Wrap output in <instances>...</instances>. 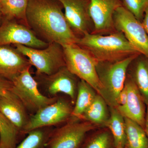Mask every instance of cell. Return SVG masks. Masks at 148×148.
<instances>
[{"label": "cell", "instance_id": "obj_18", "mask_svg": "<svg viewBox=\"0 0 148 148\" xmlns=\"http://www.w3.org/2000/svg\"><path fill=\"white\" fill-rule=\"evenodd\" d=\"M97 94L91 86L84 81L79 79L72 117L80 119L82 116L91 105Z\"/></svg>", "mask_w": 148, "mask_h": 148}, {"label": "cell", "instance_id": "obj_25", "mask_svg": "<svg viewBox=\"0 0 148 148\" xmlns=\"http://www.w3.org/2000/svg\"><path fill=\"white\" fill-rule=\"evenodd\" d=\"M114 144L112 134L107 130L96 133L89 138L83 148H112Z\"/></svg>", "mask_w": 148, "mask_h": 148}, {"label": "cell", "instance_id": "obj_14", "mask_svg": "<svg viewBox=\"0 0 148 148\" xmlns=\"http://www.w3.org/2000/svg\"><path fill=\"white\" fill-rule=\"evenodd\" d=\"M125 86L127 89V102L124 106L116 108L124 118L135 122L145 130L147 105L136 84L127 75Z\"/></svg>", "mask_w": 148, "mask_h": 148}, {"label": "cell", "instance_id": "obj_3", "mask_svg": "<svg viewBox=\"0 0 148 148\" xmlns=\"http://www.w3.org/2000/svg\"><path fill=\"white\" fill-rule=\"evenodd\" d=\"M139 54L117 62H98L96 68L103 87L101 96L109 107L117 106L118 96L124 87L130 64Z\"/></svg>", "mask_w": 148, "mask_h": 148}, {"label": "cell", "instance_id": "obj_30", "mask_svg": "<svg viewBox=\"0 0 148 148\" xmlns=\"http://www.w3.org/2000/svg\"><path fill=\"white\" fill-rule=\"evenodd\" d=\"M145 130L148 138V106H147V111H146Z\"/></svg>", "mask_w": 148, "mask_h": 148}, {"label": "cell", "instance_id": "obj_21", "mask_svg": "<svg viewBox=\"0 0 148 148\" xmlns=\"http://www.w3.org/2000/svg\"><path fill=\"white\" fill-rule=\"evenodd\" d=\"M110 108V116L105 126L110 131L113 139L114 146L125 147L126 143L124 117L114 107Z\"/></svg>", "mask_w": 148, "mask_h": 148}, {"label": "cell", "instance_id": "obj_10", "mask_svg": "<svg viewBox=\"0 0 148 148\" xmlns=\"http://www.w3.org/2000/svg\"><path fill=\"white\" fill-rule=\"evenodd\" d=\"M11 44L44 49L49 43L39 38L29 27L14 20L4 18L0 25V46Z\"/></svg>", "mask_w": 148, "mask_h": 148}, {"label": "cell", "instance_id": "obj_29", "mask_svg": "<svg viewBox=\"0 0 148 148\" xmlns=\"http://www.w3.org/2000/svg\"><path fill=\"white\" fill-rule=\"evenodd\" d=\"M141 23L148 36V8L145 11L144 18Z\"/></svg>", "mask_w": 148, "mask_h": 148}, {"label": "cell", "instance_id": "obj_31", "mask_svg": "<svg viewBox=\"0 0 148 148\" xmlns=\"http://www.w3.org/2000/svg\"><path fill=\"white\" fill-rule=\"evenodd\" d=\"M3 19V16L2 13L1 11V8H0V25L2 23Z\"/></svg>", "mask_w": 148, "mask_h": 148}, {"label": "cell", "instance_id": "obj_8", "mask_svg": "<svg viewBox=\"0 0 148 148\" xmlns=\"http://www.w3.org/2000/svg\"><path fill=\"white\" fill-rule=\"evenodd\" d=\"M71 103L64 98H57L56 101L41 109L30 116L29 121L22 132L27 134L37 128L53 127L67 121L72 117Z\"/></svg>", "mask_w": 148, "mask_h": 148}, {"label": "cell", "instance_id": "obj_5", "mask_svg": "<svg viewBox=\"0 0 148 148\" xmlns=\"http://www.w3.org/2000/svg\"><path fill=\"white\" fill-rule=\"evenodd\" d=\"M15 48L27 57L32 66L36 69V75H51L66 66L63 47L56 42L49 43L45 48L36 49L21 45Z\"/></svg>", "mask_w": 148, "mask_h": 148}, {"label": "cell", "instance_id": "obj_13", "mask_svg": "<svg viewBox=\"0 0 148 148\" xmlns=\"http://www.w3.org/2000/svg\"><path fill=\"white\" fill-rule=\"evenodd\" d=\"M37 76L40 79L49 97H55L58 93H65L70 97L72 103L75 104L79 80H78V78L71 73L66 66L62 67L51 75H39Z\"/></svg>", "mask_w": 148, "mask_h": 148}, {"label": "cell", "instance_id": "obj_12", "mask_svg": "<svg viewBox=\"0 0 148 148\" xmlns=\"http://www.w3.org/2000/svg\"><path fill=\"white\" fill-rule=\"evenodd\" d=\"M122 6V0H90L89 13L93 25L91 34L105 35L116 31L114 13Z\"/></svg>", "mask_w": 148, "mask_h": 148}, {"label": "cell", "instance_id": "obj_23", "mask_svg": "<svg viewBox=\"0 0 148 148\" xmlns=\"http://www.w3.org/2000/svg\"><path fill=\"white\" fill-rule=\"evenodd\" d=\"M53 129L52 127H47L31 130L15 148H47L48 141Z\"/></svg>", "mask_w": 148, "mask_h": 148}, {"label": "cell", "instance_id": "obj_33", "mask_svg": "<svg viewBox=\"0 0 148 148\" xmlns=\"http://www.w3.org/2000/svg\"><path fill=\"white\" fill-rule=\"evenodd\" d=\"M3 1V0H0V1Z\"/></svg>", "mask_w": 148, "mask_h": 148}, {"label": "cell", "instance_id": "obj_19", "mask_svg": "<svg viewBox=\"0 0 148 148\" xmlns=\"http://www.w3.org/2000/svg\"><path fill=\"white\" fill-rule=\"evenodd\" d=\"M28 0H3L0 1V8L4 19L14 20L29 27L27 11Z\"/></svg>", "mask_w": 148, "mask_h": 148}, {"label": "cell", "instance_id": "obj_1", "mask_svg": "<svg viewBox=\"0 0 148 148\" xmlns=\"http://www.w3.org/2000/svg\"><path fill=\"white\" fill-rule=\"evenodd\" d=\"M63 6L57 0H28V26L42 40L63 47L75 43L77 37L66 20Z\"/></svg>", "mask_w": 148, "mask_h": 148}, {"label": "cell", "instance_id": "obj_4", "mask_svg": "<svg viewBox=\"0 0 148 148\" xmlns=\"http://www.w3.org/2000/svg\"><path fill=\"white\" fill-rule=\"evenodd\" d=\"M63 47L67 69L79 79L91 86L101 96L103 87L96 68L98 61L88 51L77 44Z\"/></svg>", "mask_w": 148, "mask_h": 148}, {"label": "cell", "instance_id": "obj_24", "mask_svg": "<svg viewBox=\"0 0 148 148\" xmlns=\"http://www.w3.org/2000/svg\"><path fill=\"white\" fill-rule=\"evenodd\" d=\"M21 135L20 131L0 112V148H15Z\"/></svg>", "mask_w": 148, "mask_h": 148}, {"label": "cell", "instance_id": "obj_28", "mask_svg": "<svg viewBox=\"0 0 148 148\" xmlns=\"http://www.w3.org/2000/svg\"><path fill=\"white\" fill-rule=\"evenodd\" d=\"M127 99V89L126 86L124 85V87L119 92L117 100V106H124L126 104Z\"/></svg>", "mask_w": 148, "mask_h": 148}, {"label": "cell", "instance_id": "obj_9", "mask_svg": "<svg viewBox=\"0 0 148 148\" xmlns=\"http://www.w3.org/2000/svg\"><path fill=\"white\" fill-rule=\"evenodd\" d=\"M72 119L65 125L53 129L48 141L47 148H78L88 132L96 127L90 122Z\"/></svg>", "mask_w": 148, "mask_h": 148}, {"label": "cell", "instance_id": "obj_17", "mask_svg": "<svg viewBox=\"0 0 148 148\" xmlns=\"http://www.w3.org/2000/svg\"><path fill=\"white\" fill-rule=\"evenodd\" d=\"M127 75L133 81L148 106V58L140 53L133 60L127 70Z\"/></svg>", "mask_w": 148, "mask_h": 148}, {"label": "cell", "instance_id": "obj_32", "mask_svg": "<svg viewBox=\"0 0 148 148\" xmlns=\"http://www.w3.org/2000/svg\"><path fill=\"white\" fill-rule=\"evenodd\" d=\"M115 148H125V147H122V146H119L115 147Z\"/></svg>", "mask_w": 148, "mask_h": 148}, {"label": "cell", "instance_id": "obj_11", "mask_svg": "<svg viewBox=\"0 0 148 148\" xmlns=\"http://www.w3.org/2000/svg\"><path fill=\"white\" fill-rule=\"evenodd\" d=\"M63 6L64 15L77 38L91 34L93 25L89 13L90 0H57Z\"/></svg>", "mask_w": 148, "mask_h": 148}, {"label": "cell", "instance_id": "obj_27", "mask_svg": "<svg viewBox=\"0 0 148 148\" xmlns=\"http://www.w3.org/2000/svg\"><path fill=\"white\" fill-rule=\"evenodd\" d=\"M13 82L9 80L0 77V96L10 94L13 88Z\"/></svg>", "mask_w": 148, "mask_h": 148}, {"label": "cell", "instance_id": "obj_16", "mask_svg": "<svg viewBox=\"0 0 148 148\" xmlns=\"http://www.w3.org/2000/svg\"><path fill=\"white\" fill-rule=\"evenodd\" d=\"M0 112L8 119L20 131L29 121L28 112L19 98L13 92L0 96Z\"/></svg>", "mask_w": 148, "mask_h": 148}, {"label": "cell", "instance_id": "obj_26", "mask_svg": "<svg viewBox=\"0 0 148 148\" xmlns=\"http://www.w3.org/2000/svg\"><path fill=\"white\" fill-rule=\"evenodd\" d=\"M123 6L142 22L145 11L148 8V0H122Z\"/></svg>", "mask_w": 148, "mask_h": 148}, {"label": "cell", "instance_id": "obj_22", "mask_svg": "<svg viewBox=\"0 0 148 148\" xmlns=\"http://www.w3.org/2000/svg\"><path fill=\"white\" fill-rule=\"evenodd\" d=\"M126 143L125 148H148V138L145 130L135 122L124 118Z\"/></svg>", "mask_w": 148, "mask_h": 148}, {"label": "cell", "instance_id": "obj_6", "mask_svg": "<svg viewBox=\"0 0 148 148\" xmlns=\"http://www.w3.org/2000/svg\"><path fill=\"white\" fill-rule=\"evenodd\" d=\"M30 68L25 70L12 81V92L17 96L33 114L41 109L55 102L57 97L43 95L38 88V82L32 76Z\"/></svg>", "mask_w": 148, "mask_h": 148}, {"label": "cell", "instance_id": "obj_2", "mask_svg": "<svg viewBox=\"0 0 148 148\" xmlns=\"http://www.w3.org/2000/svg\"><path fill=\"white\" fill-rule=\"evenodd\" d=\"M75 43L89 52L98 62H115L140 53L121 32L108 35L87 34L78 38Z\"/></svg>", "mask_w": 148, "mask_h": 148}, {"label": "cell", "instance_id": "obj_20", "mask_svg": "<svg viewBox=\"0 0 148 148\" xmlns=\"http://www.w3.org/2000/svg\"><path fill=\"white\" fill-rule=\"evenodd\" d=\"M108 104L102 96L97 94L91 105L83 114L80 119L96 125L105 126L110 116Z\"/></svg>", "mask_w": 148, "mask_h": 148}, {"label": "cell", "instance_id": "obj_7", "mask_svg": "<svg viewBox=\"0 0 148 148\" xmlns=\"http://www.w3.org/2000/svg\"><path fill=\"white\" fill-rule=\"evenodd\" d=\"M114 23L115 30L122 33L137 51L148 58V36L142 23L123 6L115 12Z\"/></svg>", "mask_w": 148, "mask_h": 148}, {"label": "cell", "instance_id": "obj_15", "mask_svg": "<svg viewBox=\"0 0 148 148\" xmlns=\"http://www.w3.org/2000/svg\"><path fill=\"white\" fill-rule=\"evenodd\" d=\"M31 66L29 59L15 48L0 46V77L12 82Z\"/></svg>", "mask_w": 148, "mask_h": 148}]
</instances>
